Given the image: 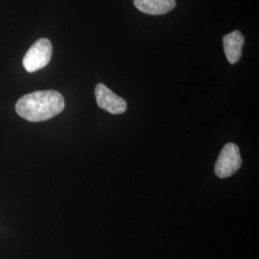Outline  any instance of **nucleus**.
Segmentation results:
<instances>
[{
  "mask_svg": "<svg viewBox=\"0 0 259 259\" xmlns=\"http://www.w3.org/2000/svg\"><path fill=\"white\" fill-rule=\"evenodd\" d=\"M242 165L239 148L234 143H228L223 147L217 158L215 173L219 178L232 176Z\"/></svg>",
  "mask_w": 259,
  "mask_h": 259,
  "instance_id": "7ed1b4c3",
  "label": "nucleus"
},
{
  "mask_svg": "<svg viewBox=\"0 0 259 259\" xmlns=\"http://www.w3.org/2000/svg\"><path fill=\"white\" fill-rule=\"evenodd\" d=\"M65 109L63 95L56 91H38L22 96L16 104L19 116L31 122L53 118Z\"/></svg>",
  "mask_w": 259,
  "mask_h": 259,
  "instance_id": "f257e3e1",
  "label": "nucleus"
},
{
  "mask_svg": "<svg viewBox=\"0 0 259 259\" xmlns=\"http://www.w3.org/2000/svg\"><path fill=\"white\" fill-rule=\"evenodd\" d=\"M134 4L140 12L159 16L169 13L175 8V0H134Z\"/></svg>",
  "mask_w": 259,
  "mask_h": 259,
  "instance_id": "423d86ee",
  "label": "nucleus"
},
{
  "mask_svg": "<svg viewBox=\"0 0 259 259\" xmlns=\"http://www.w3.org/2000/svg\"><path fill=\"white\" fill-rule=\"evenodd\" d=\"M245 42V37L239 31H233L223 37V47L225 54L230 64H235L240 60L242 47Z\"/></svg>",
  "mask_w": 259,
  "mask_h": 259,
  "instance_id": "39448f33",
  "label": "nucleus"
},
{
  "mask_svg": "<svg viewBox=\"0 0 259 259\" xmlns=\"http://www.w3.org/2000/svg\"><path fill=\"white\" fill-rule=\"evenodd\" d=\"M52 55V45L47 38H40L29 48L22 64L27 72H36L47 66Z\"/></svg>",
  "mask_w": 259,
  "mask_h": 259,
  "instance_id": "f03ea898",
  "label": "nucleus"
},
{
  "mask_svg": "<svg viewBox=\"0 0 259 259\" xmlns=\"http://www.w3.org/2000/svg\"><path fill=\"white\" fill-rule=\"evenodd\" d=\"M94 93L97 105L104 111L111 114H121L127 111L128 105L125 99L115 94L105 84L98 83L95 87Z\"/></svg>",
  "mask_w": 259,
  "mask_h": 259,
  "instance_id": "20e7f679",
  "label": "nucleus"
}]
</instances>
